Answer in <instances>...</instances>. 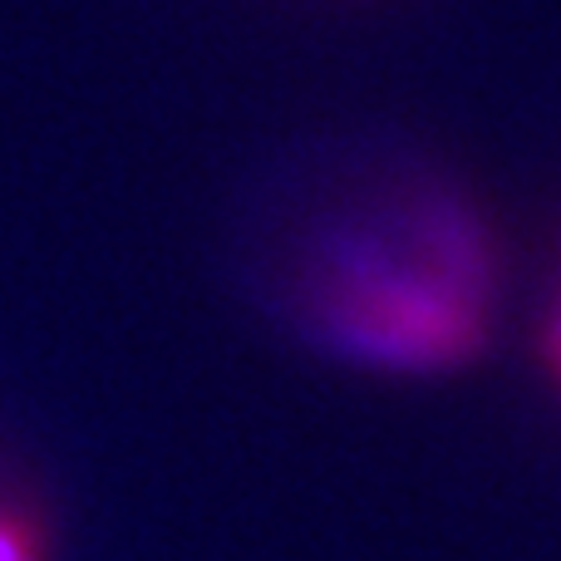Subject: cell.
<instances>
[{
  "instance_id": "2",
  "label": "cell",
  "mask_w": 561,
  "mask_h": 561,
  "mask_svg": "<svg viewBox=\"0 0 561 561\" xmlns=\"http://www.w3.org/2000/svg\"><path fill=\"white\" fill-rule=\"evenodd\" d=\"M0 561H39V533L30 517L0 513Z\"/></svg>"
},
{
  "instance_id": "4",
  "label": "cell",
  "mask_w": 561,
  "mask_h": 561,
  "mask_svg": "<svg viewBox=\"0 0 561 561\" xmlns=\"http://www.w3.org/2000/svg\"><path fill=\"white\" fill-rule=\"evenodd\" d=\"M552 379H557V385H561V369H552Z\"/></svg>"
},
{
  "instance_id": "3",
  "label": "cell",
  "mask_w": 561,
  "mask_h": 561,
  "mask_svg": "<svg viewBox=\"0 0 561 561\" xmlns=\"http://www.w3.org/2000/svg\"><path fill=\"white\" fill-rule=\"evenodd\" d=\"M542 359H547V369H561V306L542 330Z\"/></svg>"
},
{
  "instance_id": "1",
  "label": "cell",
  "mask_w": 561,
  "mask_h": 561,
  "mask_svg": "<svg viewBox=\"0 0 561 561\" xmlns=\"http://www.w3.org/2000/svg\"><path fill=\"white\" fill-rule=\"evenodd\" d=\"M335 335L345 340V350L379 365H448L473 355L483 330L473 310L448 296L375 286L335 306Z\"/></svg>"
}]
</instances>
